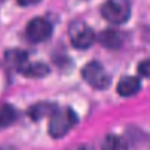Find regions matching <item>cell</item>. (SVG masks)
I'll return each mask as SVG.
<instances>
[{
  "label": "cell",
  "mask_w": 150,
  "mask_h": 150,
  "mask_svg": "<svg viewBox=\"0 0 150 150\" xmlns=\"http://www.w3.org/2000/svg\"><path fill=\"white\" fill-rule=\"evenodd\" d=\"M76 123L77 116L71 108H56L50 114L48 132L53 138H62L75 127Z\"/></svg>",
  "instance_id": "1"
},
{
  "label": "cell",
  "mask_w": 150,
  "mask_h": 150,
  "mask_svg": "<svg viewBox=\"0 0 150 150\" xmlns=\"http://www.w3.org/2000/svg\"><path fill=\"white\" fill-rule=\"evenodd\" d=\"M102 16L114 25L125 23L131 15L129 0H107L101 7Z\"/></svg>",
  "instance_id": "2"
},
{
  "label": "cell",
  "mask_w": 150,
  "mask_h": 150,
  "mask_svg": "<svg viewBox=\"0 0 150 150\" xmlns=\"http://www.w3.org/2000/svg\"><path fill=\"white\" fill-rule=\"evenodd\" d=\"M81 75H82V79L89 86H91L93 88L98 89V90L107 89L111 83L110 75L107 73V70L104 69L102 63H100L98 61L88 62L82 68Z\"/></svg>",
  "instance_id": "3"
},
{
  "label": "cell",
  "mask_w": 150,
  "mask_h": 150,
  "mask_svg": "<svg viewBox=\"0 0 150 150\" xmlns=\"http://www.w3.org/2000/svg\"><path fill=\"white\" fill-rule=\"evenodd\" d=\"M69 39L76 49H87L95 41V33L86 22L83 21H74L70 23L69 29Z\"/></svg>",
  "instance_id": "4"
},
{
  "label": "cell",
  "mask_w": 150,
  "mask_h": 150,
  "mask_svg": "<svg viewBox=\"0 0 150 150\" xmlns=\"http://www.w3.org/2000/svg\"><path fill=\"white\" fill-rule=\"evenodd\" d=\"M53 26L43 18L32 19L26 27V35L33 42H43L52 35Z\"/></svg>",
  "instance_id": "5"
},
{
  "label": "cell",
  "mask_w": 150,
  "mask_h": 150,
  "mask_svg": "<svg viewBox=\"0 0 150 150\" xmlns=\"http://www.w3.org/2000/svg\"><path fill=\"white\" fill-rule=\"evenodd\" d=\"M5 61L9 68H12L16 71H20V73H22V70L29 63L28 54L25 50L18 49V48L6 50L5 52Z\"/></svg>",
  "instance_id": "6"
},
{
  "label": "cell",
  "mask_w": 150,
  "mask_h": 150,
  "mask_svg": "<svg viewBox=\"0 0 150 150\" xmlns=\"http://www.w3.org/2000/svg\"><path fill=\"white\" fill-rule=\"evenodd\" d=\"M141 89V81L136 76H123L116 87L117 93L121 96L128 97L131 95H135Z\"/></svg>",
  "instance_id": "7"
},
{
  "label": "cell",
  "mask_w": 150,
  "mask_h": 150,
  "mask_svg": "<svg viewBox=\"0 0 150 150\" xmlns=\"http://www.w3.org/2000/svg\"><path fill=\"white\" fill-rule=\"evenodd\" d=\"M97 41L100 42L101 46H103L107 49H118L122 43L121 35L115 29L102 30L97 36Z\"/></svg>",
  "instance_id": "8"
},
{
  "label": "cell",
  "mask_w": 150,
  "mask_h": 150,
  "mask_svg": "<svg viewBox=\"0 0 150 150\" xmlns=\"http://www.w3.org/2000/svg\"><path fill=\"white\" fill-rule=\"evenodd\" d=\"M56 104L50 103V102H39L34 105H32L28 110L27 114L33 121H39L42 120L46 116H50V114L56 109Z\"/></svg>",
  "instance_id": "9"
},
{
  "label": "cell",
  "mask_w": 150,
  "mask_h": 150,
  "mask_svg": "<svg viewBox=\"0 0 150 150\" xmlns=\"http://www.w3.org/2000/svg\"><path fill=\"white\" fill-rule=\"evenodd\" d=\"M50 69L49 67L43 63V62H33V63H28L27 67L22 70V75L26 77H30V79H40V77H45L49 74Z\"/></svg>",
  "instance_id": "10"
},
{
  "label": "cell",
  "mask_w": 150,
  "mask_h": 150,
  "mask_svg": "<svg viewBox=\"0 0 150 150\" xmlns=\"http://www.w3.org/2000/svg\"><path fill=\"white\" fill-rule=\"evenodd\" d=\"M18 118V110L11 104H4L0 108V127L5 128L13 124Z\"/></svg>",
  "instance_id": "11"
},
{
  "label": "cell",
  "mask_w": 150,
  "mask_h": 150,
  "mask_svg": "<svg viewBox=\"0 0 150 150\" xmlns=\"http://www.w3.org/2000/svg\"><path fill=\"white\" fill-rule=\"evenodd\" d=\"M102 150H128V144L117 135H108L102 143Z\"/></svg>",
  "instance_id": "12"
},
{
  "label": "cell",
  "mask_w": 150,
  "mask_h": 150,
  "mask_svg": "<svg viewBox=\"0 0 150 150\" xmlns=\"http://www.w3.org/2000/svg\"><path fill=\"white\" fill-rule=\"evenodd\" d=\"M138 73L139 75H142L143 77H148L150 74V62L148 59H145L144 61H142L138 66Z\"/></svg>",
  "instance_id": "13"
},
{
  "label": "cell",
  "mask_w": 150,
  "mask_h": 150,
  "mask_svg": "<svg viewBox=\"0 0 150 150\" xmlns=\"http://www.w3.org/2000/svg\"><path fill=\"white\" fill-rule=\"evenodd\" d=\"M41 0H18L20 6H32V5H36Z\"/></svg>",
  "instance_id": "14"
},
{
  "label": "cell",
  "mask_w": 150,
  "mask_h": 150,
  "mask_svg": "<svg viewBox=\"0 0 150 150\" xmlns=\"http://www.w3.org/2000/svg\"><path fill=\"white\" fill-rule=\"evenodd\" d=\"M79 150H86V149H84V148H80Z\"/></svg>",
  "instance_id": "15"
},
{
  "label": "cell",
  "mask_w": 150,
  "mask_h": 150,
  "mask_svg": "<svg viewBox=\"0 0 150 150\" xmlns=\"http://www.w3.org/2000/svg\"><path fill=\"white\" fill-rule=\"evenodd\" d=\"M1 1H4V0H0V2H1Z\"/></svg>",
  "instance_id": "16"
}]
</instances>
